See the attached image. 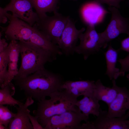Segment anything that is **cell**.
<instances>
[{
  "mask_svg": "<svg viewBox=\"0 0 129 129\" xmlns=\"http://www.w3.org/2000/svg\"><path fill=\"white\" fill-rule=\"evenodd\" d=\"M30 113V111L28 113V115L33 129H43V128L38 122L37 117L31 115Z\"/></svg>",
  "mask_w": 129,
  "mask_h": 129,
  "instance_id": "cell-27",
  "label": "cell"
},
{
  "mask_svg": "<svg viewBox=\"0 0 129 129\" xmlns=\"http://www.w3.org/2000/svg\"><path fill=\"white\" fill-rule=\"evenodd\" d=\"M16 114L11 111L7 106L0 105V123L8 129L9 123Z\"/></svg>",
  "mask_w": 129,
  "mask_h": 129,
  "instance_id": "cell-22",
  "label": "cell"
},
{
  "mask_svg": "<svg viewBox=\"0 0 129 129\" xmlns=\"http://www.w3.org/2000/svg\"><path fill=\"white\" fill-rule=\"evenodd\" d=\"M88 119L80 111H67L52 117L44 129H82L81 122Z\"/></svg>",
  "mask_w": 129,
  "mask_h": 129,
  "instance_id": "cell-6",
  "label": "cell"
},
{
  "mask_svg": "<svg viewBox=\"0 0 129 129\" xmlns=\"http://www.w3.org/2000/svg\"><path fill=\"white\" fill-rule=\"evenodd\" d=\"M39 18L47 15V13L57 12L59 0H29Z\"/></svg>",
  "mask_w": 129,
  "mask_h": 129,
  "instance_id": "cell-19",
  "label": "cell"
},
{
  "mask_svg": "<svg viewBox=\"0 0 129 129\" xmlns=\"http://www.w3.org/2000/svg\"><path fill=\"white\" fill-rule=\"evenodd\" d=\"M39 18L34 24L53 43L58 45L62 33L70 17L56 12Z\"/></svg>",
  "mask_w": 129,
  "mask_h": 129,
  "instance_id": "cell-4",
  "label": "cell"
},
{
  "mask_svg": "<svg viewBox=\"0 0 129 129\" xmlns=\"http://www.w3.org/2000/svg\"><path fill=\"white\" fill-rule=\"evenodd\" d=\"M120 45V48L118 49V51L122 50L129 53V36L121 41Z\"/></svg>",
  "mask_w": 129,
  "mask_h": 129,
  "instance_id": "cell-28",
  "label": "cell"
},
{
  "mask_svg": "<svg viewBox=\"0 0 129 129\" xmlns=\"http://www.w3.org/2000/svg\"><path fill=\"white\" fill-rule=\"evenodd\" d=\"M108 106L106 116L108 117H119L125 115L129 109V90L125 87H119L116 97Z\"/></svg>",
  "mask_w": 129,
  "mask_h": 129,
  "instance_id": "cell-13",
  "label": "cell"
},
{
  "mask_svg": "<svg viewBox=\"0 0 129 129\" xmlns=\"http://www.w3.org/2000/svg\"><path fill=\"white\" fill-rule=\"evenodd\" d=\"M99 102L94 96H84L82 99L77 101L75 105L86 116L89 117L91 114L97 117L99 114L100 108Z\"/></svg>",
  "mask_w": 129,
  "mask_h": 129,
  "instance_id": "cell-18",
  "label": "cell"
},
{
  "mask_svg": "<svg viewBox=\"0 0 129 129\" xmlns=\"http://www.w3.org/2000/svg\"><path fill=\"white\" fill-rule=\"evenodd\" d=\"M8 129L0 123V129Z\"/></svg>",
  "mask_w": 129,
  "mask_h": 129,
  "instance_id": "cell-32",
  "label": "cell"
},
{
  "mask_svg": "<svg viewBox=\"0 0 129 129\" xmlns=\"http://www.w3.org/2000/svg\"><path fill=\"white\" fill-rule=\"evenodd\" d=\"M9 51V48L8 45L5 50L0 53V82L2 84L1 88L3 87L6 80Z\"/></svg>",
  "mask_w": 129,
  "mask_h": 129,
  "instance_id": "cell-21",
  "label": "cell"
},
{
  "mask_svg": "<svg viewBox=\"0 0 129 129\" xmlns=\"http://www.w3.org/2000/svg\"><path fill=\"white\" fill-rule=\"evenodd\" d=\"M75 23L69 18L57 45L62 54L66 56L73 54L80 36L85 30L84 27L77 29Z\"/></svg>",
  "mask_w": 129,
  "mask_h": 129,
  "instance_id": "cell-9",
  "label": "cell"
},
{
  "mask_svg": "<svg viewBox=\"0 0 129 129\" xmlns=\"http://www.w3.org/2000/svg\"><path fill=\"white\" fill-rule=\"evenodd\" d=\"M2 35V32L0 31V53L6 48L8 44L5 39L1 38Z\"/></svg>",
  "mask_w": 129,
  "mask_h": 129,
  "instance_id": "cell-29",
  "label": "cell"
},
{
  "mask_svg": "<svg viewBox=\"0 0 129 129\" xmlns=\"http://www.w3.org/2000/svg\"><path fill=\"white\" fill-rule=\"evenodd\" d=\"M95 86V82L93 81L67 80L64 82L61 88L66 90L72 96L77 98L81 95L94 96Z\"/></svg>",
  "mask_w": 129,
  "mask_h": 129,
  "instance_id": "cell-15",
  "label": "cell"
},
{
  "mask_svg": "<svg viewBox=\"0 0 129 129\" xmlns=\"http://www.w3.org/2000/svg\"><path fill=\"white\" fill-rule=\"evenodd\" d=\"M129 55L128 54L124 59H120L117 61L121 65V68L120 70V76H124L125 72L129 71Z\"/></svg>",
  "mask_w": 129,
  "mask_h": 129,
  "instance_id": "cell-25",
  "label": "cell"
},
{
  "mask_svg": "<svg viewBox=\"0 0 129 129\" xmlns=\"http://www.w3.org/2000/svg\"><path fill=\"white\" fill-rule=\"evenodd\" d=\"M21 58V66L13 80L25 77L45 68V64L54 59L44 50L29 42L18 41Z\"/></svg>",
  "mask_w": 129,
  "mask_h": 129,
  "instance_id": "cell-3",
  "label": "cell"
},
{
  "mask_svg": "<svg viewBox=\"0 0 129 129\" xmlns=\"http://www.w3.org/2000/svg\"><path fill=\"white\" fill-rule=\"evenodd\" d=\"M15 91V87L11 82L0 89V105L15 106L22 103L12 97Z\"/></svg>",
  "mask_w": 129,
  "mask_h": 129,
  "instance_id": "cell-20",
  "label": "cell"
},
{
  "mask_svg": "<svg viewBox=\"0 0 129 129\" xmlns=\"http://www.w3.org/2000/svg\"></svg>",
  "mask_w": 129,
  "mask_h": 129,
  "instance_id": "cell-34",
  "label": "cell"
},
{
  "mask_svg": "<svg viewBox=\"0 0 129 129\" xmlns=\"http://www.w3.org/2000/svg\"><path fill=\"white\" fill-rule=\"evenodd\" d=\"M34 102L31 97L27 98L25 102L14 106L17 112L15 116L9 123L8 128L9 129H33L28 115L30 111L28 107Z\"/></svg>",
  "mask_w": 129,
  "mask_h": 129,
  "instance_id": "cell-14",
  "label": "cell"
},
{
  "mask_svg": "<svg viewBox=\"0 0 129 129\" xmlns=\"http://www.w3.org/2000/svg\"><path fill=\"white\" fill-rule=\"evenodd\" d=\"M95 0L84 4L81 9V18L87 25L95 26L102 22L106 15L110 13L101 5Z\"/></svg>",
  "mask_w": 129,
  "mask_h": 129,
  "instance_id": "cell-11",
  "label": "cell"
},
{
  "mask_svg": "<svg viewBox=\"0 0 129 129\" xmlns=\"http://www.w3.org/2000/svg\"><path fill=\"white\" fill-rule=\"evenodd\" d=\"M9 23L5 27H0L6 38L11 41L16 40L29 42L35 27L12 15L9 19Z\"/></svg>",
  "mask_w": 129,
  "mask_h": 129,
  "instance_id": "cell-8",
  "label": "cell"
},
{
  "mask_svg": "<svg viewBox=\"0 0 129 129\" xmlns=\"http://www.w3.org/2000/svg\"><path fill=\"white\" fill-rule=\"evenodd\" d=\"M2 86L0 82V87H1Z\"/></svg>",
  "mask_w": 129,
  "mask_h": 129,
  "instance_id": "cell-33",
  "label": "cell"
},
{
  "mask_svg": "<svg viewBox=\"0 0 129 129\" xmlns=\"http://www.w3.org/2000/svg\"><path fill=\"white\" fill-rule=\"evenodd\" d=\"M27 98L39 101L53 93L62 89L64 81L60 75L45 68L23 78L14 79Z\"/></svg>",
  "mask_w": 129,
  "mask_h": 129,
  "instance_id": "cell-1",
  "label": "cell"
},
{
  "mask_svg": "<svg viewBox=\"0 0 129 129\" xmlns=\"http://www.w3.org/2000/svg\"><path fill=\"white\" fill-rule=\"evenodd\" d=\"M111 87L103 85L100 79L95 82V87L93 96L98 101H102L108 105L116 97L118 92L119 87L117 85L115 80H112Z\"/></svg>",
  "mask_w": 129,
  "mask_h": 129,
  "instance_id": "cell-16",
  "label": "cell"
},
{
  "mask_svg": "<svg viewBox=\"0 0 129 129\" xmlns=\"http://www.w3.org/2000/svg\"><path fill=\"white\" fill-rule=\"evenodd\" d=\"M79 39L80 43L76 47L75 52L83 55L85 60L102 48L99 33L97 32L94 26H87L85 31L81 34Z\"/></svg>",
  "mask_w": 129,
  "mask_h": 129,
  "instance_id": "cell-7",
  "label": "cell"
},
{
  "mask_svg": "<svg viewBox=\"0 0 129 129\" xmlns=\"http://www.w3.org/2000/svg\"><path fill=\"white\" fill-rule=\"evenodd\" d=\"M17 63L15 62H8L6 80L2 87L11 82V81L17 74L18 71Z\"/></svg>",
  "mask_w": 129,
  "mask_h": 129,
  "instance_id": "cell-24",
  "label": "cell"
},
{
  "mask_svg": "<svg viewBox=\"0 0 129 129\" xmlns=\"http://www.w3.org/2000/svg\"><path fill=\"white\" fill-rule=\"evenodd\" d=\"M33 8L29 0H10L4 9L6 12H11L13 17L33 26L39 19L38 15Z\"/></svg>",
  "mask_w": 129,
  "mask_h": 129,
  "instance_id": "cell-10",
  "label": "cell"
},
{
  "mask_svg": "<svg viewBox=\"0 0 129 129\" xmlns=\"http://www.w3.org/2000/svg\"><path fill=\"white\" fill-rule=\"evenodd\" d=\"M9 48L8 54V62L18 63L20 54V47L18 41H11L8 45Z\"/></svg>",
  "mask_w": 129,
  "mask_h": 129,
  "instance_id": "cell-23",
  "label": "cell"
},
{
  "mask_svg": "<svg viewBox=\"0 0 129 129\" xmlns=\"http://www.w3.org/2000/svg\"><path fill=\"white\" fill-rule=\"evenodd\" d=\"M8 19L5 15L0 13V24L6 23Z\"/></svg>",
  "mask_w": 129,
  "mask_h": 129,
  "instance_id": "cell-30",
  "label": "cell"
},
{
  "mask_svg": "<svg viewBox=\"0 0 129 129\" xmlns=\"http://www.w3.org/2000/svg\"><path fill=\"white\" fill-rule=\"evenodd\" d=\"M106 111L100 108L99 113L96 119L90 122L91 129H129V111L119 117L109 118Z\"/></svg>",
  "mask_w": 129,
  "mask_h": 129,
  "instance_id": "cell-12",
  "label": "cell"
},
{
  "mask_svg": "<svg viewBox=\"0 0 129 129\" xmlns=\"http://www.w3.org/2000/svg\"><path fill=\"white\" fill-rule=\"evenodd\" d=\"M108 9L111 14L110 20L105 30L99 33L103 48L121 34L129 35V18L122 16L115 7L109 6Z\"/></svg>",
  "mask_w": 129,
  "mask_h": 129,
  "instance_id": "cell-5",
  "label": "cell"
},
{
  "mask_svg": "<svg viewBox=\"0 0 129 129\" xmlns=\"http://www.w3.org/2000/svg\"><path fill=\"white\" fill-rule=\"evenodd\" d=\"M118 52V50L115 49L110 44L104 53L107 65L105 74L111 80H116L120 76V70L116 67Z\"/></svg>",
  "mask_w": 129,
  "mask_h": 129,
  "instance_id": "cell-17",
  "label": "cell"
},
{
  "mask_svg": "<svg viewBox=\"0 0 129 129\" xmlns=\"http://www.w3.org/2000/svg\"><path fill=\"white\" fill-rule=\"evenodd\" d=\"M49 97V99L38 102L37 108L33 112L43 129L52 116L67 111H80L75 105L77 98L65 89L54 92Z\"/></svg>",
  "mask_w": 129,
  "mask_h": 129,
  "instance_id": "cell-2",
  "label": "cell"
},
{
  "mask_svg": "<svg viewBox=\"0 0 129 129\" xmlns=\"http://www.w3.org/2000/svg\"><path fill=\"white\" fill-rule=\"evenodd\" d=\"M99 3L105 4L109 6H112L117 8H120V2L124 0H95Z\"/></svg>",
  "mask_w": 129,
  "mask_h": 129,
  "instance_id": "cell-26",
  "label": "cell"
},
{
  "mask_svg": "<svg viewBox=\"0 0 129 129\" xmlns=\"http://www.w3.org/2000/svg\"><path fill=\"white\" fill-rule=\"evenodd\" d=\"M0 13L5 15L8 19L11 15V14L8 13L7 12L5 11L4 9V8H2L0 6Z\"/></svg>",
  "mask_w": 129,
  "mask_h": 129,
  "instance_id": "cell-31",
  "label": "cell"
}]
</instances>
